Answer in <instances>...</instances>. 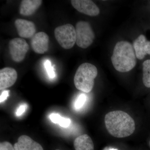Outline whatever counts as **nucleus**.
Returning a JSON list of instances; mask_svg holds the SVG:
<instances>
[{"mask_svg": "<svg viewBox=\"0 0 150 150\" xmlns=\"http://www.w3.org/2000/svg\"><path fill=\"white\" fill-rule=\"evenodd\" d=\"M105 123L108 133L116 138L129 137L135 130L134 119L128 113L121 110L107 113L105 117Z\"/></svg>", "mask_w": 150, "mask_h": 150, "instance_id": "f257e3e1", "label": "nucleus"}, {"mask_svg": "<svg viewBox=\"0 0 150 150\" xmlns=\"http://www.w3.org/2000/svg\"><path fill=\"white\" fill-rule=\"evenodd\" d=\"M136 57L134 46L128 41H121L115 45L111 62L115 70L120 72H127L136 66Z\"/></svg>", "mask_w": 150, "mask_h": 150, "instance_id": "f03ea898", "label": "nucleus"}, {"mask_svg": "<svg viewBox=\"0 0 150 150\" xmlns=\"http://www.w3.org/2000/svg\"><path fill=\"white\" fill-rule=\"evenodd\" d=\"M98 70L94 65L85 63L79 67L75 74L74 83L76 88L83 92H90L94 85Z\"/></svg>", "mask_w": 150, "mask_h": 150, "instance_id": "7ed1b4c3", "label": "nucleus"}, {"mask_svg": "<svg viewBox=\"0 0 150 150\" xmlns=\"http://www.w3.org/2000/svg\"><path fill=\"white\" fill-rule=\"evenodd\" d=\"M54 34L56 40L64 49H71L76 43V29L72 25L67 24L56 28Z\"/></svg>", "mask_w": 150, "mask_h": 150, "instance_id": "20e7f679", "label": "nucleus"}, {"mask_svg": "<svg viewBox=\"0 0 150 150\" xmlns=\"http://www.w3.org/2000/svg\"><path fill=\"white\" fill-rule=\"evenodd\" d=\"M76 43L79 47L86 48L91 45L95 38V34L88 22L80 21L76 24Z\"/></svg>", "mask_w": 150, "mask_h": 150, "instance_id": "39448f33", "label": "nucleus"}, {"mask_svg": "<svg viewBox=\"0 0 150 150\" xmlns=\"http://www.w3.org/2000/svg\"><path fill=\"white\" fill-rule=\"evenodd\" d=\"M9 51L11 59L16 62H22L29 50V45L24 39L15 38L9 42Z\"/></svg>", "mask_w": 150, "mask_h": 150, "instance_id": "423d86ee", "label": "nucleus"}, {"mask_svg": "<svg viewBox=\"0 0 150 150\" xmlns=\"http://www.w3.org/2000/svg\"><path fill=\"white\" fill-rule=\"evenodd\" d=\"M72 5L78 11L91 16H96L100 13L98 7L90 0H72Z\"/></svg>", "mask_w": 150, "mask_h": 150, "instance_id": "0eeeda50", "label": "nucleus"}, {"mask_svg": "<svg viewBox=\"0 0 150 150\" xmlns=\"http://www.w3.org/2000/svg\"><path fill=\"white\" fill-rule=\"evenodd\" d=\"M49 38L45 32H40L35 33L31 38V47L33 50L38 54H43L48 51L49 48Z\"/></svg>", "mask_w": 150, "mask_h": 150, "instance_id": "6e6552de", "label": "nucleus"}, {"mask_svg": "<svg viewBox=\"0 0 150 150\" xmlns=\"http://www.w3.org/2000/svg\"><path fill=\"white\" fill-rule=\"evenodd\" d=\"M15 25L19 35L23 38H32L35 34L36 28L32 21L22 19H17L15 21Z\"/></svg>", "mask_w": 150, "mask_h": 150, "instance_id": "1a4fd4ad", "label": "nucleus"}, {"mask_svg": "<svg viewBox=\"0 0 150 150\" xmlns=\"http://www.w3.org/2000/svg\"><path fill=\"white\" fill-rule=\"evenodd\" d=\"M18 77L16 71L13 68L6 67L0 70V90L12 86L15 83Z\"/></svg>", "mask_w": 150, "mask_h": 150, "instance_id": "9d476101", "label": "nucleus"}, {"mask_svg": "<svg viewBox=\"0 0 150 150\" xmlns=\"http://www.w3.org/2000/svg\"><path fill=\"white\" fill-rule=\"evenodd\" d=\"M13 146L15 150H43L40 144L26 135L19 137Z\"/></svg>", "mask_w": 150, "mask_h": 150, "instance_id": "9b49d317", "label": "nucleus"}, {"mask_svg": "<svg viewBox=\"0 0 150 150\" xmlns=\"http://www.w3.org/2000/svg\"><path fill=\"white\" fill-rule=\"evenodd\" d=\"M41 0H23L20 8V13L23 16H30L35 13L42 4Z\"/></svg>", "mask_w": 150, "mask_h": 150, "instance_id": "f8f14e48", "label": "nucleus"}, {"mask_svg": "<svg viewBox=\"0 0 150 150\" xmlns=\"http://www.w3.org/2000/svg\"><path fill=\"white\" fill-rule=\"evenodd\" d=\"M75 150H94L92 140L87 134H83L77 137L74 142Z\"/></svg>", "mask_w": 150, "mask_h": 150, "instance_id": "ddd939ff", "label": "nucleus"}, {"mask_svg": "<svg viewBox=\"0 0 150 150\" xmlns=\"http://www.w3.org/2000/svg\"><path fill=\"white\" fill-rule=\"evenodd\" d=\"M147 40L144 35H141L134 42V48L137 59L142 60L146 55L145 50Z\"/></svg>", "mask_w": 150, "mask_h": 150, "instance_id": "4468645a", "label": "nucleus"}, {"mask_svg": "<svg viewBox=\"0 0 150 150\" xmlns=\"http://www.w3.org/2000/svg\"><path fill=\"white\" fill-rule=\"evenodd\" d=\"M143 66V83L145 86L150 88V60L145 61Z\"/></svg>", "mask_w": 150, "mask_h": 150, "instance_id": "2eb2a0df", "label": "nucleus"}, {"mask_svg": "<svg viewBox=\"0 0 150 150\" xmlns=\"http://www.w3.org/2000/svg\"><path fill=\"white\" fill-rule=\"evenodd\" d=\"M86 96L85 94L81 93L79 95L77 98L74 104L75 109L76 110L81 109L85 103L86 100Z\"/></svg>", "mask_w": 150, "mask_h": 150, "instance_id": "dca6fc26", "label": "nucleus"}, {"mask_svg": "<svg viewBox=\"0 0 150 150\" xmlns=\"http://www.w3.org/2000/svg\"><path fill=\"white\" fill-rule=\"evenodd\" d=\"M44 67L48 76L51 79H54L56 77V74H55V69L54 66H52L51 61L49 60H46V62L44 63Z\"/></svg>", "mask_w": 150, "mask_h": 150, "instance_id": "f3484780", "label": "nucleus"}, {"mask_svg": "<svg viewBox=\"0 0 150 150\" xmlns=\"http://www.w3.org/2000/svg\"><path fill=\"white\" fill-rule=\"evenodd\" d=\"M0 150H15L14 146L10 143L5 142L0 144Z\"/></svg>", "mask_w": 150, "mask_h": 150, "instance_id": "a211bd4d", "label": "nucleus"}, {"mask_svg": "<svg viewBox=\"0 0 150 150\" xmlns=\"http://www.w3.org/2000/svg\"><path fill=\"white\" fill-rule=\"evenodd\" d=\"M49 118L51 121L54 123H58L59 124L62 117L59 114L57 113H52L49 116Z\"/></svg>", "mask_w": 150, "mask_h": 150, "instance_id": "6ab92c4d", "label": "nucleus"}, {"mask_svg": "<svg viewBox=\"0 0 150 150\" xmlns=\"http://www.w3.org/2000/svg\"><path fill=\"white\" fill-rule=\"evenodd\" d=\"M71 123V120L69 118H65L62 117V119L59 122V126H62L64 128H67L70 126Z\"/></svg>", "mask_w": 150, "mask_h": 150, "instance_id": "aec40b11", "label": "nucleus"}, {"mask_svg": "<svg viewBox=\"0 0 150 150\" xmlns=\"http://www.w3.org/2000/svg\"><path fill=\"white\" fill-rule=\"evenodd\" d=\"M27 108V105H21L18 108L16 112V115L17 116H21L22 115L23 113L25 111Z\"/></svg>", "mask_w": 150, "mask_h": 150, "instance_id": "412c9836", "label": "nucleus"}, {"mask_svg": "<svg viewBox=\"0 0 150 150\" xmlns=\"http://www.w3.org/2000/svg\"><path fill=\"white\" fill-rule=\"evenodd\" d=\"M9 91L7 90L4 91L1 94V96H0V102H1V103L4 102L7 99L8 97V96Z\"/></svg>", "mask_w": 150, "mask_h": 150, "instance_id": "4be33fe9", "label": "nucleus"}, {"mask_svg": "<svg viewBox=\"0 0 150 150\" xmlns=\"http://www.w3.org/2000/svg\"><path fill=\"white\" fill-rule=\"evenodd\" d=\"M145 50H146V54L150 55V41H147V42L146 48H145Z\"/></svg>", "mask_w": 150, "mask_h": 150, "instance_id": "5701e85b", "label": "nucleus"}, {"mask_svg": "<svg viewBox=\"0 0 150 150\" xmlns=\"http://www.w3.org/2000/svg\"><path fill=\"white\" fill-rule=\"evenodd\" d=\"M104 150H118L117 149H105Z\"/></svg>", "mask_w": 150, "mask_h": 150, "instance_id": "b1692460", "label": "nucleus"}, {"mask_svg": "<svg viewBox=\"0 0 150 150\" xmlns=\"http://www.w3.org/2000/svg\"><path fill=\"white\" fill-rule=\"evenodd\" d=\"M59 150V149H56V150Z\"/></svg>", "mask_w": 150, "mask_h": 150, "instance_id": "393cba45", "label": "nucleus"}, {"mask_svg": "<svg viewBox=\"0 0 150 150\" xmlns=\"http://www.w3.org/2000/svg\"><path fill=\"white\" fill-rule=\"evenodd\" d=\"M149 144H150V141Z\"/></svg>", "mask_w": 150, "mask_h": 150, "instance_id": "a878e982", "label": "nucleus"}]
</instances>
